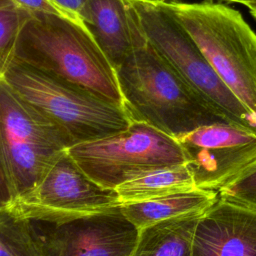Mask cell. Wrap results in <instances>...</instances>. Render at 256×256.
Listing matches in <instances>:
<instances>
[{
  "label": "cell",
  "instance_id": "obj_10",
  "mask_svg": "<svg viewBox=\"0 0 256 256\" xmlns=\"http://www.w3.org/2000/svg\"><path fill=\"white\" fill-rule=\"evenodd\" d=\"M178 141L199 189L218 191L256 160V133L228 123L201 126Z\"/></svg>",
  "mask_w": 256,
  "mask_h": 256
},
{
  "label": "cell",
  "instance_id": "obj_11",
  "mask_svg": "<svg viewBox=\"0 0 256 256\" xmlns=\"http://www.w3.org/2000/svg\"><path fill=\"white\" fill-rule=\"evenodd\" d=\"M192 256H256V209L218 197L199 218Z\"/></svg>",
  "mask_w": 256,
  "mask_h": 256
},
{
  "label": "cell",
  "instance_id": "obj_4",
  "mask_svg": "<svg viewBox=\"0 0 256 256\" xmlns=\"http://www.w3.org/2000/svg\"><path fill=\"white\" fill-rule=\"evenodd\" d=\"M167 5L219 78L256 118V33L242 14L210 1Z\"/></svg>",
  "mask_w": 256,
  "mask_h": 256
},
{
  "label": "cell",
  "instance_id": "obj_14",
  "mask_svg": "<svg viewBox=\"0 0 256 256\" xmlns=\"http://www.w3.org/2000/svg\"><path fill=\"white\" fill-rule=\"evenodd\" d=\"M202 213L166 219L140 229L131 256H192L195 229Z\"/></svg>",
  "mask_w": 256,
  "mask_h": 256
},
{
  "label": "cell",
  "instance_id": "obj_18",
  "mask_svg": "<svg viewBox=\"0 0 256 256\" xmlns=\"http://www.w3.org/2000/svg\"><path fill=\"white\" fill-rule=\"evenodd\" d=\"M217 193L220 199L256 209V160Z\"/></svg>",
  "mask_w": 256,
  "mask_h": 256
},
{
  "label": "cell",
  "instance_id": "obj_21",
  "mask_svg": "<svg viewBox=\"0 0 256 256\" xmlns=\"http://www.w3.org/2000/svg\"><path fill=\"white\" fill-rule=\"evenodd\" d=\"M15 201V194L0 158V209L11 206Z\"/></svg>",
  "mask_w": 256,
  "mask_h": 256
},
{
  "label": "cell",
  "instance_id": "obj_8",
  "mask_svg": "<svg viewBox=\"0 0 256 256\" xmlns=\"http://www.w3.org/2000/svg\"><path fill=\"white\" fill-rule=\"evenodd\" d=\"M119 205L117 191L90 178L67 149L37 186L11 206L31 221L57 222Z\"/></svg>",
  "mask_w": 256,
  "mask_h": 256
},
{
  "label": "cell",
  "instance_id": "obj_23",
  "mask_svg": "<svg viewBox=\"0 0 256 256\" xmlns=\"http://www.w3.org/2000/svg\"><path fill=\"white\" fill-rule=\"evenodd\" d=\"M228 2H236V3H240V4H243L245 6H247L249 3L253 2L254 0H226Z\"/></svg>",
  "mask_w": 256,
  "mask_h": 256
},
{
  "label": "cell",
  "instance_id": "obj_5",
  "mask_svg": "<svg viewBox=\"0 0 256 256\" xmlns=\"http://www.w3.org/2000/svg\"><path fill=\"white\" fill-rule=\"evenodd\" d=\"M130 1L148 41L186 84L228 124L256 133V118L219 78L167 1Z\"/></svg>",
  "mask_w": 256,
  "mask_h": 256
},
{
  "label": "cell",
  "instance_id": "obj_7",
  "mask_svg": "<svg viewBox=\"0 0 256 256\" xmlns=\"http://www.w3.org/2000/svg\"><path fill=\"white\" fill-rule=\"evenodd\" d=\"M68 153L90 178L112 189L142 172L187 164L178 139L139 121L116 134L74 145Z\"/></svg>",
  "mask_w": 256,
  "mask_h": 256
},
{
  "label": "cell",
  "instance_id": "obj_20",
  "mask_svg": "<svg viewBox=\"0 0 256 256\" xmlns=\"http://www.w3.org/2000/svg\"><path fill=\"white\" fill-rule=\"evenodd\" d=\"M20 7L30 13H52L63 15L49 0H14Z\"/></svg>",
  "mask_w": 256,
  "mask_h": 256
},
{
  "label": "cell",
  "instance_id": "obj_9",
  "mask_svg": "<svg viewBox=\"0 0 256 256\" xmlns=\"http://www.w3.org/2000/svg\"><path fill=\"white\" fill-rule=\"evenodd\" d=\"M31 222L45 256H131L139 232L120 205L57 222Z\"/></svg>",
  "mask_w": 256,
  "mask_h": 256
},
{
  "label": "cell",
  "instance_id": "obj_6",
  "mask_svg": "<svg viewBox=\"0 0 256 256\" xmlns=\"http://www.w3.org/2000/svg\"><path fill=\"white\" fill-rule=\"evenodd\" d=\"M67 149L56 127L0 78V158L15 200L32 191Z\"/></svg>",
  "mask_w": 256,
  "mask_h": 256
},
{
  "label": "cell",
  "instance_id": "obj_16",
  "mask_svg": "<svg viewBox=\"0 0 256 256\" xmlns=\"http://www.w3.org/2000/svg\"><path fill=\"white\" fill-rule=\"evenodd\" d=\"M0 256H45L33 223L12 206L0 209Z\"/></svg>",
  "mask_w": 256,
  "mask_h": 256
},
{
  "label": "cell",
  "instance_id": "obj_13",
  "mask_svg": "<svg viewBox=\"0 0 256 256\" xmlns=\"http://www.w3.org/2000/svg\"><path fill=\"white\" fill-rule=\"evenodd\" d=\"M217 199V191L194 188L147 200L125 202L120 205V209L126 218L140 230L166 219L204 212Z\"/></svg>",
  "mask_w": 256,
  "mask_h": 256
},
{
  "label": "cell",
  "instance_id": "obj_2",
  "mask_svg": "<svg viewBox=\"0 0 256 256\" xmlns=\"http://www.w3.org/2000/svg\"><path fill=\"white\" fill-rule=\"evenodd\" d=\"M13 59L124 106L116 70L82 22L33 13L19 34Z\"/></svg>",
  "mask_w": 256,
  "mask_h": 256
},
{
  "label": "cell",
  "instance_id": "obj_24",
  "mask_svg": "<svg viewBox=\"0 0 256 256\" xmlns=\"http://www.w3.org/2000/svg\"><path fill=\"white\" fill-rule=\"evenodd\" d=\"M142 1H148V2H166V0H142Z\"/></svg>",
  "mask_w": 256,
  "mask_h": 256
},
{
  "label": "cell",
  "instance_id": "obj_12",
  "mask_svg": "<svg viewBox=\"0 0 256 256\" xmlns=\"http://www.w3.org/2000/svg\"><path fill=\"white\" fill-rule=\"evenodd\" d=\"M80 21L115 69L145 39L130 0H87Z\"/></svg>",
  "mask_w": 256,
  "mask_h": 256
},
{
  "label": "cell",
  "instance_id": "obj_3",
  "mask_svg": "<svg viewBox=\"0 0 256 256\" xmlns=\"http://www.w3.org/2000/svg\"><path fill=\"white\" fill-rule=\"evenodd\" d=\"M2 78L56 127L68 148L121 132L132 122L124 106L14 59Z\"/></svg>",
  "mask_w": 256,
  "mask_h": 256
},
{
  "label": "cell",
  "instance_id": "obj_15",
  "mask_svg": "<svg viewBox=\"0 0 256 256\" xmlns=\"http://www.w3.org/2000/svg\"><path fill=\"white\" fill-rule=\"evenodd\" d=\"M193 178L186 165L148 170L135 175L119 185L117 191L121 204L147 200L175 192L194 189Z\"/></svg>",
  "mask_w": 256,
  "mask_h": 256
},
{
  "label": "cell",
  "instance_id": "obj_19",
  "mask_svg": "<svg viewBox=\"0 0 256 256\" xmlns=\"http://www.w3.org/2000/svg\"><path fill=\"white\" fill-rule=\"evenodd\" d=\"M64 16L80 21L87 0H49Z\"/></svg>",
  "mask_w": 256,
  "mask_h": 256
},
{
  "label": "cell",
  "instance_id": "obj_1",
  "mask_svg": "<svg viewBox=\"0 0 256 256\" xmlns=\"http://www.w3.org/2000/svg\"><path fill=\"white\" fill-rule=\"evenodd\" d=\"M123 105L132 121L178 139L206 125L227 123L145 39L115 69Z\"/></svg>",
  "mask_w": 256,
  "mask_h": 256
},
{
  "label": "cell",
  "instance_id": "obj_17",
  "mask_svg": "<svg viewBox=\"0 0 256 256\" xmlns=\"http://www.w3.org/2000/svg\"><path fill=\"white\" fill-rule=\"evenodd\" d=\"M31 16L14 0H0V78L13 60L19 34Z\"/></svg>",
  "mask_w": 256,
  "mask_h": 256
},
{
  "label": "cell",
  "instance_id": "obj_22",
  "mask_svg": "<svg viewBox=\"0 0 256 256\" xmlns=\"http://www.w3.org/2000/svg\"><path fill=\"white\" fill-rule=\"evenodd\" d=\"M247 7H248V9H249L251 15L256 19V0H254V1L251 2V3H249V4L247 5Z\"/></svg>",
  "mask_w": 256,
  "mask_h": 256
}]
</instances>
